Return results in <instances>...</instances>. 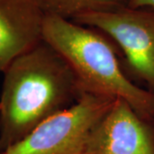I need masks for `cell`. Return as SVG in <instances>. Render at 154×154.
<instances>
[{"mask_svg": "<svg viewBox=\"0 0 154 154\" xmlns=\"http://www.w3.org/2000/svg\"><path fill=\"white\" fill-rule=\"evenodd\" d=\"M45 15L72 20L94 11H111L128 6V0H34Z\"/></svg>", "mask_w": 154, "mask_h": 154, "instance_id": "7", "label": "cell"}, {"mask_svg": "<svg viewBox=\"0 0 154 154\" xmlns=\"http://www.w3.org/2000/svg\"><path fill=\"white\" fill-rule=\"evenodd\" d=\"M42 40L65 59L82 93L122 99L142 119L153 123L154 93L127 76L104 37L71 20L45 15Z\"/></svg>", "mask_w": 154, "mask_h": 154, "instance_id": "2", "label": "cell"}, {"mask_svg": "<svg viewBox=\"0 0 154 154\" xmlns=\"http://www.w3.org/2000/svg\"><path fill=\"white\" fill-rule=\"evenodd\" d=\"M71 21L98 28L113 38L131 71L154 93V12L128 6L79 15Z\"/></svg>", "mask_w": 154, "mask_h": 154, "instance_id": "4", "label": "cell"}, {"mask_svg": "<svg viewBox=\"0 0 154 154\" xmlns=\"http://www.w3.org/2000/svg\"><path fill=\"white\" fill-rule=\"evenodd\" d=\"M116 100L83 93L3 154H86L94 129Z\"/></svg>", "mask_w": 154, "mask_h": 154, "instance_id": "3", "label": "cell"}, {"mask_svg": "<svg viewBox=\"0 0 154 154\" xmlns=\"http://www.w3.org/2000/svg\"><path fill=\"white\" fill-rule=\"evenodd\" d=\"M0 154H3V152H0Z\"/></svg>", "mask_w": 154, "mask_h": 154, "instance_id": "9", "label": "cell"}, {"mask_svg": "<svg viewBox=\"0 0 154 154\" xmlns=\"http://www.w3.org/2000/svg\"><path fill=\"white\" fill-rule=\"evenodd\" d=\"M116 99L95 127L86 154H154V127Z\"/></svg>", "mask_w": 154, "mask_h": 154, "instance_id": "5", "label": "cell"}, {"mask_svg": "<svg viewBox=\"0 0 154 154\" xmlns=\"http://www.w3.org/2000/svg\"><path fill=\"white\" fill-rule=\"evenodd\" d=\"M44 18L34 0H0V71L42 40Z\"/></svg>", "mask_w": 154, "mask_h": 154, "instance_id": "6", "label": "cell"}, {"mask_svg": "<svg viewBox=\"0 0 154 154\" xmlns=\"http://www.w3.org/2000/svg\"><path fill=\"white\" fill-rule=\"evenodd\" d=\"M0 95V152L20 142L83 94L65 59L41 40L4 71Z\"/></svg>", "mask_w": 154, "mask_h": 154, "instance_id": "1", "label": "cell"}, {"mask_svg": "<svg viewBox=\"0 0 154 154\" xmlns=\"http://www.w3.org/2000/svg\"><path fill=\"white\" fill-rule=\"evenodd\" d=\"M128 6L133 9H154V0H128Z\"/></svg>", "mask_w": 154, "mask_h": 154, "instance_id": "8", "label": "cell"}]
</instances>
